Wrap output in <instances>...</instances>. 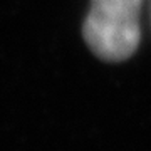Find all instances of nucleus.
I'll return each mask as SVG.
<instances>
[{
  "mask_svg": "<svg viewBox=\"0 0 151 151\" xmlns=\"http://www.w3.org/2000/svg\"><path fill=\"white\" fill-rule=\"evenodd\" d=\"M143 0H91L82 34L97 57L111 62L134 54L139 44Z\"/></svg>",
  "mask_w": 151,
  "mask_h": 151,
  "instance_id": "obj_1",
  "label": "nucleus"
}]
</instances>
